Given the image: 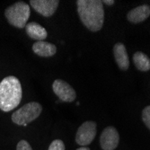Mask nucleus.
Wrapping results in <instances>:
<instances>
[{
	"instance_id": "20e7f679",
	"label": "nucleus",
	"mask_w": 150,
	"mask_h": 150,
	"mask_svg": "<svg viewBox=\"0 0 150 150\" xmlns=\"http://www.w3.org/2000/svg\"><path fill=\"white\" fill-rule=\"evenodd\" d=\"M42 112V107L37 102H31L26 103L19 110L12 114V120L17 125H23L30 123L36 120Z\"/></svg>"
},
{
	"instance_id": "f257e3e1",
	"label": "nucleus",
	"mask_w": 150,
	"mask_h": 150,
	"mask_svg": "<svg viewBox=\"0 0 150 150\" xmlns=\"http://www.w3.org/2000/svg\"><path fill=\"white\" fill-rule=\"evenodd\" d=\"M77 13L83 24L91 32H98L104 22L103 4L99 0H77Z\"/></svg>"
},
{
	"instance_id": "9d476101",
	"label": "nucleus",
	"mask_w": 150,
	"mask_h": 150,
	"mask_svg": "<svg viewBox=\"0 0 150 150\" xmlns=\"http://www.w3.org/2000/svg\"><path fill=\"white\" fill-rule=\"evenodd\" d=\"M113 54L117 65L121 70H127L129 67V60L127 50L122 43H116L113 47Z\"/></svg>"
},
{
	"instance_id": "f8f14e48",
	"label": "nucleus",
	"mask_w": 150,
	"mask_h": 150,
	"mask_svg": "<svg viewBox=\"0 0 150 150\" xmlns=\"http://www.w3.org/2000/svg\"><path fill=\"white\" fill-rule=\"evenodd\" d=\"M25 30H26L27 35L31 39L36 40L37 42L43 40L48 36V33L44 27H42L40 24L34 23V22L27 23L25 26Z\"/></svg>"
},
{
	"instance_id": "4468645a",
	"label": "nucleus",
	"mask_w": 150,
	"mask_h": 150,
	"mask_svg": "<svg viewBox=\"0 0 150 150\" xmlns=\"http://www.w3.org/2000/svg\"><path fill=\"white\" fill-rule=\"evenodd\" d=\"M142 120L146 126L150 129V105L146 106L142 111Z\"/></svg>"
},
{
	"instance_id": "9b49d317",
	"label": "nucleus",
	"mask_w": 150,
	"mask_h": 150,
	"mask_svg": "<svg viewBox=\"0 0 150 150\" xmlns=\"http://www.w3.org/2000/svg\"><path fill=\"white\" fill-rule=\"evenodd\" d=\"M33 50L38 56L48 58L55 55L57 52V47L52 43L44 42V40H40L33 45Z\"/></svg>"
},
{
	"instance_id": "f03ea898",
	"label": "nucleus",
	"mask_w": 150,
	"mask_h": 150,
	"mask_svg": "<svg viewBox=\"0 0 150 150\" xmlns=\"http://www.w3.org/2000/svg\"><path fill=\"white\" fill-rule=\"evenodd\" d=\"M23 96L22 86L17 77L9 76L0 83V110L8 112L16 108Z\"/></svg>"
},
{
	"instance_id": "0eeeda50",
	"label": "nucleus",
	"mask_w": 150,
	"mask_h": 150,
	"mask_svg": "<svg viewBox=\"0 0 150 150\" xmlns=\"http://www.w3.org/2000/svg\"><path fill=\"white\" fill-rule=\"evenodd\" d=\"M120 136L114 127L109 126L103 130L100 137V145L103 150H114L118 146Z\"/></svg>"
},
{
	"instance_id": "39448f33",
	"label": "nucleus",
	"mask_w": 150,
	"mask_h": 150,
	"mask_svg": "<svg viewBox=\"0 0 150 150\" xmlns=\"http://www.w3.org/2000/svg\"><path fill=\"white\" fill-rule=\"evenodd\" d=\"M96 135V123L94 121H86L82 124L76 132V142L82 146L92 143Z\"/></svg>"
},
{
	"instance_id": "a211bd4d",
	"label": "nucleus",
	"mask_w": 150,
	"mask_h": 150,
	"mask_svg": "<svg viewBox=\"0 0 150 150\" xmlns=\"http://www.w3.org/2000/svg\"><path fill=\"white\" fill-rule=\"evenodd\" d=\"M76 150H90V148L89 147H86V146H82V147L77 148Z\"/></svg>"
},
{
	"instance_id": "ddd939ff",
	"label": "nucleus",
	"mask_w": 150,
	"mask_h": 150,
	"mask_svg": "<svg viewBox=\"0 0 150 150\" xmlns=\"http://www.w3.org/2000/svg\"><path fill=\"white\" fill-rule=\"evenodd\" d=\"M133 62L136 67L143 72L150 69V59L145 53L138 51L133 55Z\"/></svg>"
},
{
	"instance_id": "1a4fd4ad",
	"label": "nucleus",
	"mask_w": 150,
	"mask_h": 150,
	"mask_svg": "<svg viewBox=\"0 0 150 150\" xmlns=\"http://www.w3.org/2000/svg\"><path fill=\"white\" fill-rule=\"evenodd\" d=\"M150 16V6L148 5H143L130 10L128 15V20L132 23H139L146 20Z\"/></svg>"
},
{
	"instance_id": "7ed1b4c3",
	"label": "nucleus",
	"mask_w": 150,
	"mask_h": 150,
	"mask_svg": "<svg viewBox=\"0 0 150 150\" xmlns=\"http://www.w3.org/2000/svg\"><path fill=\"white\" fill-rule=\"evenodd\" d=\"M30 13L31 10L29 5L23 1L15 3L8 6L5 11V16L8 23L19 29H23L26 26Z\"/></svg>"
},
{
	"instance_id": "2eb2a0df",
	"label": "nucleus",
	"mask_w": 150,
	"mask_h": 150,
	"mask_svg": "<svg viewBox=\"0 0 150 150\" xmlns=\"http://www.w3.org/2000/svg\"><path fill=\"white\" fill-rule=\"evenodd\" d=\"M48 150H65L64 142L60 139L54 140L49 146Z\"/></svg>"
},
{
	"instance_id": "dca6fc26",
	"label": "nucleus",
	"mask_w": 150,
	"mask_h": 150,
	"mask_svg": "<svg viewBox=\"0 0 150 150\" xmlns=\"http://www.w3.org/2000/svg\"><path fill=\"white\" fill-rule=\"evenodd\" d=\"M16 150H33V149H32V146H30V144L26 140H21L17 144Z\"/></svg>"
},
{
	"instance_id": "423d86ee",
	"label": "nucleus",
	"mask_w": 150,
	"mask_h": 150,
	"mask_svg": "<svg viewBox=\"0 0 150 150\" xmlns=\"http://www.w3.org/2000/svg\"><path fill=\"white\" fill-rule=\"evenodd\" d=\"M52 88L53 92L59 98V100L66 103H72L76 100V91L67 82L61 79H57L53 82Z\"/></svg>"
},
{
	"instance_id": "f3484780",
	"label": "nucleus",
	"mask_w": 150,
	"mask_h": 150,
	"mask_svg": "<svg viewBox=\"0 0 150 150\" xmlns=\"http://www.w3.org/2000/svg\"><path fill=\"white\" fill-rule=\"evenodd\" d=\"M102 2H103V4L104 3V4H106L107 6H112V5L115 3L114 0H104V1H102Z\"/></svg>"
},
{
	"instance_id": "6e6552de",
	"label": "nucleus",
	"mask_w": 150,
	"mask_h": 150,
	"mask_svg": "<svg viewBox=\"0 0 150 150\" xmlns=\"http://www.w3.org/2000/svg\"><path fill=\"white\" fill-rule=\"evenodd\" d=\"M59 0H31L30 4L33 8L45 17L54 15L59 6Z\"/></svg>"
}]
</instances>
